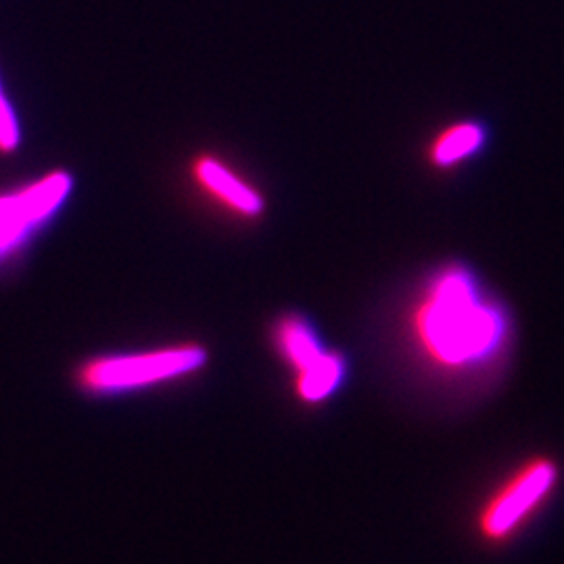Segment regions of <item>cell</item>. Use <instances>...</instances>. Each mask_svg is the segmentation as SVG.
<instances>
[{
  "instance_id": "ba28073f",
  "label": "cell",
  "mask_w": 564,
  "mask_h": 564,
  "mask_svg": "<svg viewBox=\"0 0 564 564\" xmlns=\"http://www.w3.org/2000/svg\"><path fill=\"white\" fill-rule=\"evenodd\" d=\"M20 121L15 118V111L9 99L2 95L0 88V151L11 153L20 147Z\"/></svg>"
},
{
  "instance_id": "277c9868",
  "label": "cell",
  "mask_w": 564,
  "mask_h": 564,
  "mask_svg": "<svg viewBox=\"0 0 564 564\" xmlns=\"http://www.w3.org/2000/svg\"><path fill=\"white\" fill-rule=\"evenodd\" d=\"M272 347L293 372L297 400L318 405L333 398L347 379L341 351L324 345L318 330L302 314H282L272 326Z\"/></svg>"
},
{
  "instance_id": "3957f363",
  "label": "cell",
  "mask_w": 564,
  "mask_h": 564,
  "mask_svg": "<svg viewBox=\"0 0 564 564\" xmlns=\"http://www.w3.org/2000/svg\"><path fill=\"white\" fill-rule=\"evenodd\" d=\"M561 484V464L533 456L519 464L498 485L477 512V533L487 544H506L529 523Z\"/></svg>"
},
{
  "instance_id": "5b68a950",
  "label": "cell",
  "mask_w": 564,
  "mask_h": 564,
  "mask_svg": "<svg viewBox=\"0 0 564 564\" xmlns=\"http://www.w3.org/2000/svg\"><path fill=\"white\" fill-rule=\"evenodd\" d=\"M69 191V174L53 172L15 193L0 195V262L55 216Z\"/></svg>"
},
{
  "instance_id": "7a4b0ae2",
  "label": "cell",
  "mask_w": 564,
  "mask_h": 564,
  "mask_svg": "<svg viewBox=\"0 0 564 564\" xmlns=\"http://www.w3.org/2000/svg\"><path fill=\"white\" fill-rule=\"evenodd\" d=\"M207 362V349L195 341L126 354H101L76 366L74 383L90 398H113L181 381L202 372Z\"/></svg>"
},
{
  "instance_id": "52a82bcc",
  "label": "cell",
  "mask_w": 564,
  "mask_h": 564,
  "mask_svg": "<svg viewBox=\"0 0 564 564\" xmlns=\"http://www.w3.org/2000/svg\"><path fill=\"white\" fill-rule=\"evenodd\" d=\"M487 139V130L481 123H458L445 130L444 134L433 142L431 147V160L440 167H449L464 162L466 158L475 155Z\"/></svg>"
},
{
  "instance_id": "6da1fadb",
  "label": "cell",
  "mask_w": 564,
  "mask_h": 564,
  "mask_svg": "<svg viewBox=\"0 0 564 564\" xmlns=\"http://www.w3.org/2000/svg\"><path fill=\"white\" fill-rule=\"evenodd\" d=\"M408 324L416 354L447 377L500 368L514 343L510 310L463 263L444 265L424 282Z\"/></svg>"
},
{
  "instance_id": "8992f818",
  "label": "cell",
  "mask_w": 564,
  "mask_h": 564,
  "mask_svg": "<svg viewBox=\"0 0 564 564\" xmlns=\"http://www.w3.org/2000/svg\"><path fill=\"white\" fill-rule=\"evenodd\" d=\"M195 176L214 197H218L242 216L262 214L263 202L260 193L253 191L247 182L237 178V174L230 172L224 163L205 158L195 165Z\"/></svg>"
}]
</instances>
